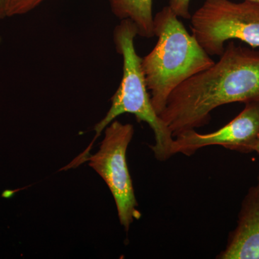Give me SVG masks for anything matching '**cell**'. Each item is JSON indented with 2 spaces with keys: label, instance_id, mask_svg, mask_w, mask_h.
I'll return each instance as SVG.
<instances>
[{
  "label": "cell",
  "instance_id": "cell-9",
  "mask_svg": "<svg viewBox=\"0 0 259 259\" xmlns=\"http://www.w3.org/2000/svg\"><path fill=\"white\" fill-rule=\"evenodd\" d=\"M6 18L26 14L45 0H3Z\"/></svg>",
  "mask_w": 259,
  "mask_h": 259
},
{
  "label": "cell",
  "instance_id": "cell-13",
  "mask_svg": "<svg viewBox=\"0 0 259 259\" xmlns=\"http://www.w3.org/2000/svg\"><path fill=\"white\" fill-rule=\"evenodd\" d=\"M258 182H259V172H258Z\"/></svg>",
  "mask_w": 259,
  "mask_h": 259
},
{
  "label": "cell",
  "instance_id": "cell-11",
  "mask_svg": "<svg viewBox=\"0 0 259 259\" xmlns=\"http://www.w3.org/2000/svg\"><path fill=\"white\" fill-rule=\"evenodd\" d=\"M6 18L5 13L4 1L0 0V20Z\"/></svg>",
  "mask_w": 259,
  "mask_h": 259
},
{
  "label": "cell",
  "instance_id": "cell-2",
  "mask_svg": "<svg viewBox=\"0 0 259 259\" xmlns=\"http://www.w3.org/2000/svg\"><path fill=\"white\" fill-rule=\"evenodd\" d=\"M153 29L157 44L142 58L141 67L151 103L159 115L177 87L208 69L214 61L168 5L155 15Z\"/></svg>",
  "mask_w": 259,
  "mask_h": 259
},
{
  "label": "cell",
  "instance_id": "cell-1",
  "mask_svg": "<svg viewBox=\"0 0 259 259\" xmlns=\"http://www.w3.org/2000/svg\"><path fill=\"white\" fill-rule=\"evenodd\" d=\"M220 57L168 97L159 116L174 138L207 125L211 112L222 105L259 102V51L230 41Z\"/></svg>",
  "mask_w": 259,
  "mask_h": 259
},
{
  "label": "cell",
  "instance_id": "cell-3",
  "mask_svg": "<svg viewBox=\"0 0 259 259\" xmlns=\"http://www.w3.org/2000/svg\"><path fill=\"white\" fill-rule=\"evenodd\" d=\"M138 35L137 28L130 20H121L113 32L114 44L117 53L123 61V71L120 86L111 98L112 105L102 120L95 126V136L88 148L69 164L64 170L76 168L84 163L90 155L94 143L102 131L124 113L133 114L139 122H145L152 129L155 144L150 146L155 157L164 161L174 156L173 144L175 138L160 116L156 113L151 103V96L142 67L141 60L135 49L134 40Z\"/></svg>",
  "mask_w": 259,
  "mask_h": 259
},
{
  "label": "cell",
  "instance_id": "cell-6",
  "mask_svg": "<svg viewBox=\"0 0 259 259\" xmlns=\"http://www.w3.org/2000/svg\"><path fill=\"white\" fill-rule=\"evenodd\" d=\"M245 105L239 115L214 132L202 134L190 130L179 134L174 140L173 154L190 156L210 146H221L240 153L253 152L259 137V102Z\"/></svg>",
  "mask_w": 259,
  "mask_h": 259
},
{
  "label": "cell",
  "instance_id": "cell-10",
  "mask_svg": "<svg viewBox=\"0 0 259 259\" xmlns=\"http://www.w3.org/2000/svg\"><path fill=\"white\" fill-rule=\"evenodd\" d=\"M192 0H168L169 5L168 6L175 12V14L179 18H182L188 20L191 18L190 8V3ZM253 3H258L259 0H248Z\"/></svg>",
  "mask_w": 259,
  "mask_h": 259
},
{
  "label": "cell",
  "instance_id": "cell-5",
  "mask_svg": "<svg viewBox=\"0 0 259 259\" xmlns=\"http://www.w3.org/2000/svg\"><path fill=\"white\" fill-rule=\"evenodd\" d=\"M131 124L112 121L105 129V138L100 149L86 158L89 165L106 182L111 191L120 224L128 231L135 220H139L134 185L127 167V147L134 137Z\"/></svg>",
  "mask_w": 259,
  "mask_h": 259
},
{
  "label": "cell",
  "instance_id": "cell-4",
  "mask_svg": "<svg viewBox=\"0 0 259 259\" xmlns=\"http://www.w3.org/2000/svg\"><path fill=\"white\" fill-rule=\"evenodd\" d=\"M190 19L192 35L210 56H222L233 39L259 47L258 3L206 0Z\"/></svg>",
  "mask_w": 259,
  "mask_h": 259
},
{
  "label": "cell",
  "instance_id": "cell-8",
  "mask_svg": "<svg viewBox=\"0 0 259 259\" xmlns=\"http://www.w3.org/2000/svg\"><path fill=\"white\" fill-rule=\"evenodd\" d=\"M110 5L117 18L134 23L139 36H154L153 0H110Z\"/></svg>",
  "mask_w": 259,
  "mask_h": 259
},
{
  "label": "cell",
  "instance_id": "cell-12",
  "mask_svg": "<svg viewBox=\"0 0 259 259\" xmlns=\"http://www.w3.org/2000/svg\"><path fill=\"white\" fill-rule=\"evenodd\" d=\"M253 151H255V152L258 153L259 154V137L258 140H257L256 143H255Z\"/></svg>",
  "mask_w": 259,
  "mask_h": 259
},
{
  "label": "cell",
  "instance_id": "cell-7",
  "mask_svg": "<svg viewBox=\"0 0 259 259\" xmlns=\"http://www.w3.org/2000/svg\"><path fill=\"white\" fill-rule=\"evenodd\" d=\"M217 258L259 259V182L245 196L236 228Z\"/></svg>",
  "mask_w": 259,
  "mask_h": 259
}]
</instances>
